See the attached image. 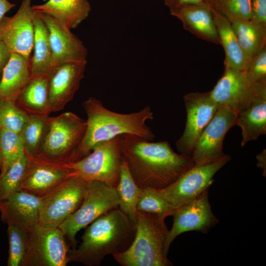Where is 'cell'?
<instances>
[{
  "instance_id": "6da1fadb",
  "label": "cell",
  "mask_w": 266,
  "mask_h": 266,
  "mask_svg": "<svg viewBox=\"0 0 266 266\" xmlns=\"http://www.w3.org/2000/svg\"><path fill=\"white\" fill-rule=\"evenodd\" d=\"M120 143L130 173L142 189L165 188L195 165L192 156L176 153L166 141L154 142L125 134Z\"/></svg>"
},
{
  "instance_id": "7a4b0ae2",
  "label": "cell",
  "mask_w": 266,
  "mask_h": 266,
  "mask_svg": "<svg viewBox=\"0 0 266 266\" xmlns=\"http://www.w3.org/2000/svg\"><path fill=\"white\" fill-rule=\"evenodd\" d=\"M90 224L82 236L80 244L69 249L68 262L100 265L107 255L128 250L135 235V224L119 208L111 210Z\"/></svg>"
},
{
  "instance_id": "3957f363",
  "label": "cell",
  "mask_w": 266,
  "mask_h": 266,
  "mask_svg": "<svg viewBox=\"0 0 266 266\" xmlns=\"http://www.w3.org/2000/svg\"><path fill=\"white\" fill-rule=\"evenodd\" d=\"M82 105L87 116V128L78 161L90 153L98 143L123 134L134 135L149 141L155 137L146 124L147 121L154 119L148 106L136 112L119 113L107 109L100 100L93 97L83 101Z\"/></svg>"
},
{
  "instance_id": "277c9868",
  "label": "cell",
  "mask_w": 266,
  "mask_h": 266,
  "mask_svg": "<svg viewBox=\"0 0 266 266\" xmlns=\"http://www.w3.org/2000/svg\"><path fill=\"white\" fill-rule=\"evenodd\" d=\"M165 216L137 211L135 235L130 247L113 256L122 266H171L165 243L168 234Z\"/></svg>"
},
{
  "instance_id": "5b68a950",
  "label": "cell",
  "mask_w": 266,
  "mask_h": 266,
  "mask_svg": "<svg viewBox=\"0 0 266 266\" xmlns=\"http://www.w3.org/2000/svg\"><path fill=\"white\" fill-rule=\"evenodd\" d=\"M86 128V120L71 112L48 116L37 154L63 164L78 161Z\"/></svg>"
},
{
  "instance_id": "8992f818",
  "label": "cell",
  "mask_w": 266,
  "mask_h": 266,
  "mask_svg": "<svg viewBox=\"0 0 266 266\" xmlns=\"http://www.w3.org/2000/svg\"><path fill=\"white\" fill-rule=\"evenodd\" d=\"M119 202L116 187L99 181L87 182L81 204L58 228L73 249L75 248L77 233L102 215L117 208Z\"/></svg>"
},
{
  "instance_id": "52a82bcc",
  "label": "cell",
  "mask_w": 266,
  "mask_h": 266,
  "mask_svg": "<svg viewBox=\"0 0 266 266\" xmlns=\"http://www.w3.org/2000/svg\"><path fill=\"white\" fill-rule=\"evenodd\" d=\"M122 159L119 136L98 143L86 157L66 164L70 176L86 182L99 181L116 187Z\"/></svg>"
},
{
  "instance_id": "ba28073f",
  "label": "cell",
  "mask_w": 266,
  "mask_h": 266,
  "mask_svg": "<svg viewBox=\"0 0 266 266\" xmlns=\"http://www.w3.org/2000/svg\"><path fill=\"white\" fill-rule=\"evenodd\" d=\"M87 182L70 176L39 197L38 224L58 228L81 204Z\"/></svg>"
},
{
  "instance_id": "9c48e42d",
  "label": "cell",
  "mask_w": 266,
  "mask_h": 266,
  "mask_svg": "<svg viewBox=\"0 0 266 266\" xmlns=\"http://www.w3.org/2000/svg\"><path fill=\"white\" fill-rule=\"evenodd\" d=\"M231 159L227 155L223 158L210 163L195 165L166 187L155 191L175 208L197 199L206 191L214 181L216 173Z\"/></svg>"
},
{
  "instance_id": "30bf717a",
  "label": "cell",
  "mask_w": 266,
  "mask_h": 266,
  "mask_svg": "<svg viewBox=\"0 0 266 266\" xmlns=\"http://www.w3.org/2000/svg\"><path fill=\"white\" fill-rule=\"evenodd\" d=\"M59 228L39 224L28 230L26 252L21 266H66L69 249Z\"/></svg>"
},
{
  "instance_id": "8fae6325",
  "label": "cell",
  "mask_w": 266,
  "mask_h": 266,
  "mask_svg": "<svg viewBox=\"0 0 266 266\" xmlns=\"http://www.w3.org/2000/svg\"><path fill=\"white\" fill-rule=\"evenodd\" d=\"M209 93L218 106H227L237 112L256 99L266 95V81L255 82L245 70L225 66L223 75Z\"/></svg>"
},
{
  "instance_id": "7c38bea8",
  "label": "cell",
  "mask_w": 266,
  "mask_h": 266,
  "mask_svg": "<svg viewBox=\"0 0 266 266\" xmlns=\"http://www.w3.org/2000/svg\"><path fill=\"white\" fill-rule=\"evenodd\" d=\"M236 115L230 107L219 106L194 147L191 156L196 165L212 163L227 156L223 151V142L227 132L235 125Z\"/></svg>"
},
{
  "instance_id": "4fadbf2b",
  "label": "cell",
  "mask_w": 266,
  "mask_h": 266,
  "mask_svg": "<svg viewBox=\"0 0 266 266\" xmlns=\"http://www.w3.org/2000/svg\"><path fill=\"white\" fill-rule=\"evenodd\" d=\"M183 99L186 122L184 132L175 145L180 154L191 156L200 134L219 106L211 97L209 92L190 93L185 95Z\"/></svg>"
},
{
  "instance_id": "5bb4252c",
  "label": "cell",
  "mask_w": 266,
  "mask_h": 266,
  "mask_svg": "<svg viewBox=\"0 0 266 266\" xmlns=\"http://www.w3.org/2000/svg\"><path fill=\"white\" fill-rule=\"evenodd\" d=\"M32 0H23L16 13L0 21V40L11 53L23 56L29 62L33 48L34 10Z\"/></svg>"
},
{
  "instance_id": "9a60e30c",
  "label": "cell",
  "mask_w": 266,
  "mask_h": 266,
  "mask_svg": "<svg viewBox=\"0 0 266 266\" xmlns=\"http://www.w3.org/2000/svg\"><path fill=\"white\" fill-rule=\"evenodd\" d=\"M172 216L173 223L168 230L165 243L167 254L171 243L179 235L193 231L206 233L219 222L211 210L208 191L192 201L176 208Z\"/></svg>"
},
{
  "instance_id": "2e32d148",
  "label": "cell",
  "mask_w": 266,
  "mask_h": 266,
  "mask_svg": "<svg viewBox=\"0 0 266 266\" xmlns=\"http://www.w3.org/2000/svg\"><path fill=\"white\" fill-rule=\"evenodd\" d=\"M26 155L27 162L21 184L23 190L40 197L70 176L66 164L54 162L38 154Z\"/></svg>"
},
{
  "instance_id": "e0dca14e",
  "label": "cell",
  "mask_w": 266,
  "mask_h": 266,
  "mask_svg": "<svg viewBox=\"0 0 266 266\" xmlns=\"http://www.w3.org/2000/svg\"><path fill=\"white\" fill-rule=\"evenodd\" d=\"M87 61L68 62L56 67L48 79L50 112L62 110L71 101L84 77Z\"/></svg>"
},
{
  "instance_id": "ac0fdd59",
  "label": "cell",
  "mask_w": 266,
  "mask_h": 266,
  "mask_svg": "<svg viewBox=\"0 0 266 266\" xmlns=\"http://www.w3.org/2000/svg\"><path fill=\"white\" fill-rule=\"evenodd\" d=\"M37 12L47 27L56 66L68 62L87 61V49L79 38L56 19Z\"/></svg>"
},
{
  "instance_id": "d6986e66",
  "label": "cell",
  "mask_w": 266,
  "mask_h": 266,
  "mask_svg": "<svg viewBox=\"0 0 266 266\" xmlns=\"http://www.w3.org/2000/svg\"><path fill=\"white\" fill-rule=\"evenodd\" d=\"M39 197L26 191L13 193L0 201L1 220L30 230L38 224Z\"/></svg>"
},
{
  "instance_id": "ffe728a7",
  "label": "cell",
  "mask_w": 266,
  "mask_h": 266,
  "mask_svg": "<svg viewBox=\"0 0 266 266\" xmlns=\"http://www.w3.org/2000/svg\"><path fill=\"white\" fill-rule=\"evenodd\" d=\"M211 8V5L204 3L188 5L170 12L179 19L184 28L192 34L208 42L220 44Z\"/></svg>"
},
{
  "instance_id": "44dd1931",
  "label": "cell",
  "mask_w": 266,
  "mask_h": 266,
  "mask_svg": "<svg viewBox=\"0 0 266 266\" xmlns=\"http://www.w3.org/2000/svg\"><path fill=\"white\" fill-rule=\"evenodd\" d=\"M33 25V55L29 61L31 77L42 76L49 78L56 66L54 61L47 27L39 13L35 10Z\"/></svg>"
},
{
  "instance_id": "7402d4cb",
  "label": "cell",
  "mask_w": 266,
  "mask_h": 266,
  "mask_svg": "<svg viewBox=\"0 0 266 266\" xmlns=\"http://www.w3.org/2000/svg\"><path fill=\"white\" fill-rule=\"evenodd\" d=\"M32 7L54 17L70 30L77 27L88 17L91 10L88 0H48Z\"/></svg>"
},
{
  "instance_id": "603a6c76",
  "label": "cell",
  "mask_w": 266,
  "mask_h": 266,
  "mask_svg": "<svg viewBox=\"0 0 266 266\" xmlns=\"http://www.w3.org/2000/svg\"><path fill=\"white\" fill-rule=\"evenodd\" d=\"M235 125L241 129V146L266 133V95L256 99L237 112Z\"/></svg>"
},
{
  "instance_id": "cb8c5ba5",
  "label": "cell",
  "mask_w": 266,
  "mask_h": 266,
  "mask_svg": "<svg viewBox=\"0 0 266 266\" xmlns=\"http://www.w3.org/2000/svg\"><path fill=\"white\" fill-rule=\"evenodd\" d=\"M48 79L45 76L32 77L20 92L15 103L28 115L47 117L48 105Z\"/></svg>"
},
{
  "instance_id": "d4e9b609",
  "label": "cell",
  "mask_w": 266,
  "mask_h": 266,
  "mask_svg": "<svg viewBox=\"0 0 266 266\" xmlns=\"http://www.w3.org/2000/svg\"><path fill=\"white\" fill-rule=\"evenodd\" d=\"M221 44L225 54V66L245 70L250 60L242 50L230 21L211 6Z\"/></svg>"
},
{
  "instance_id": "484cf974",
  "label": "cell",
  "mask_w": 266,
  "mask_h": 266,
  "mask_svg": "<svg viewBox=\"0 0 266 266\" xmlns=\"http://www.w3.org/2000/svg\"><path fill=\"white\" fill-rule=\"evenodd\" d=\"M31 78L29 62L21 54L11 53L0 81V99L15 101Z\"/></svg>"
},
{
  "instance_id": "4316f807",
  "label": "cell",
  "mask_w": 266,
  "mask_h": 266,
  "mask_svg": "<svg viewBox=\"0 0 266 266\" xmlns=\"http://www.w3.org/2000/svg\"><path fill=\"white\" fill-rule=\"evenodd\" d=\"M230 23L242 50L250 61L266 47V26L250 20Z\"/></svg>"
},
{
  "instance_id": "83f0119b",
  "label": "cell",
  "mask_w": 266,
  "mask_h": 266,
  "mask_svg": "<svg viewBox=\"0 0 266 266\" xmlns=\"http://www.w3.org/2000/svg\"><path fill=\"white\" fill-rule=\"evenodd\" d=\"M116 189L120 199L119 208L135 224L136 205L142 189L132 176L123 157L119 180Z\"/></svg>"
},
{
  "instance_id": "f1b7e54d",
  "label": "cell",
  "mask_w": 266,
  "mask_h": 266,
  "mask_svg": "<svg viewBox=\"0 0 266 266\" xmlns=\"http://www.w3.org/2000/svg\"><path fill=\"white\" fill-rule=\"evenodd\" d=\"M0 150L2 159L0 175H1L25 153L21 133L0 130Z\"/></svg>"
},
{
  "instance_id": "f546056e",
  "label": "cell",
  "mask_w": 266,
  "mask_h": 266,
  "mask_svg": "<svg viewBox=\"0 0 266 266\" xmlns=\"http://www.w3.org/2000/svg\"><path fill=\"white\" fill-rule=\"evenodd\" d=\"M47 117L29 115L28 120L20 133L23 140L26 154L35 155L37 154Z\"/></svg>"
},
{
  "instance_id": "4dcf8cb0",
  "label": "cell",
  "mask_w": 266,
  "mask_h": 266,
  "mask_svg": "<svg viewBox=\"0 0 266 266\" xmlns=\"http://www.w3.org/2000/svg\"><path fill=\"white\" fill-rule=\"evenodd\" d=\"M27 162L26 153L18 159L3 174L0 175V201L21 191Z\"/></svg>"
},
{
  "instance_id": "1f68e13d",
  "label": "cell",
  "mask_w": 266,
  "mask_h": 266,
  "mask_svg": "<svg viewBox=\"0 0 266 266\" xmlns=\"http://www.w3.org/2000/svg\"><path fill=\"white\" fill-rule=\"evenodd\" d=\"M29 115L20 109L15 101L0 99V130L20 133Z\"/></svg>"
},
{
  "instance_id": "d6a6232c",
  "label": "cell",
  "mask_w": 266,
  "mask_h": 266,
  "mask_svg": "<svg viewBox=\"0 0 266 266\" xmlns=\"http://www.w3.org/2000/svg\"><path fill=\"white\" fill-rule=\"evenodd\" d=\"M137 210L159 215L173 216L176 209L166 201L153 189H142L136 205Z\"/></svg>"
},
{
  "instance_id": "836d02e7",
  "label": "cell",
  "mask_w": 266,
  "mask_h": 266,
  "mask_svg": "<svg viewBox=\"0 0 266 266\" xmlns=\"http://www.w3.org/2000/svg\"><path fill=\"white\" fill-rule=\"evenodd\" d=\"M9 252L8 266H21L28 244V230L8 225Z\"/></svg>"
},
{
  "instance_id": "e575fe53",
  "label": "cell",
  "mask_w": 266,
  "mask_h": 266,
  "mask_svg": "<svg viewBox=\"0 0 266 266\" xmlns=\"http://www.w3.org/2000/svg\"><path fill=\"white\" fill-rule=\"evenodd\" d=\"M211 6L230 22L250 20L251 0H214Z\"/></svg>"
},
{
  "instance_id": "d590c367",
  "label": "cell",
  "mask_w": 266,
  "mask_h": 266,
  "mask_svg": "<svg viewBox=\"0 0 266 266\" xmlns=\"http://www.w3.org/2000/svg\"><path fill=\"white\" fill-rule=\"evenodd\" d=\"M245 71L255 82L266 81V47L250 60Z\"/></svg>"
},
{
  "instance_id": "8d00e7d4",
  "label": "cell",
  "mask_w": 266,
  "mask_h": 266,
  "mask_svg": "<svg viewBox=\"0 0 266 266\" xmlns=\"http://www.w3.org/2000/svg\"><path fill=\"white\" fill-rule=\"evenodd\" d=\"M250 21L266 26V0H251Z\"/></svg>"
},
{
  "instance_id": "74e56055",
  "label": "cell",
  "mask_w": 266,
  "mask_h": 266,
  "mask_svg": "<svg viewBox=\"0 0 266 266\" xmlns=\"http://www.w3.org/2000/svg\"><path fill=\"white\" fill-rule=\"evenodd\" d=\"M170 11L190 5L206 3L205 0H163Z\"/></svg>"
},
{
  "instance_id": "f35d334b",
  "label": "cell",
  "mask_w": 266,
  "mask_h": 266,
  "mask_svg": "<svg viewBox=\"0 0 266 266\" xmlns=\"http://www.w3.org/2000/svg\"><path fill=\"white\" fill-rule=\"evenodd\" d=\"M11 53L3 42L0 40V81L3 69L8 63Z\"/></svg>"
},
{
  "instance_id": "ab89813d",
  "label": "cell",
  "mask_w": 266,
  "mask_h": 266,
  "mask_svg": "<svg viewBox=\"0 0 266 266\" xmlns=\"http://www.w3.org/2000/svg\"><path fill=\"white\" fill-rule=\"evenodd\" d=\"M15 6V4L8 0H0V21L5 16V14Z\"/></svg>"
},
{
  "instance_id": "60d3db41",
  "label": "cell",
  "mask_w": 266,
  "mask_h": 266,
  "mask_svg": "<svg viewBox=\"0 0 266 266\" xmlns=\"http://www.w3.org/2000/svg\"><path fill=\"white\" fill-rule=\"evenodd\" d=\"M256 159L258 160L257 166L263 169L264 171V174L265 173V176H266V149L263 150V151L259 154L257 157Z\"/></svg>"
},
{
  "instance_id": "b9f144b4",
  "label": "cell",
  "mask_w": 266,
  "mask_h": 266,
  "mask_svg": "<svg viewBox=\"0 0 266 266\" xmlns=\"http://www.w3.org/2000/svg\"><path fill=\"white\" fill-rule=\"evenodd\" d=\"M214 0H205V1L206 3L211 5Z\"/></svg>"
},
{
  "instance_id": "7bdbcfd3",
  "label": "cell",
  "mask_w": 266,
  "mask_h": 266,
  "mask_svg": "<svg viewBox=\"0 0 266 266\" xmlns=\"http://www.w3.org/2000/svg\"><path fill=\"white\" fill-rule=\"evenodd\" d=\"M0 160L1 161V162L2 163L1 155L0 150Z\"/></svg>"
},
{
  "instance_id": "ee69618b",
  "label": "cell",
  "mask_w": 266,
  "mask_h": 266,
  "mask_svg": "<svg viewBox=\"0 0 266 266\" xmlns=\"http://www.w3.org/2000/svg\"><path fill=\"white\" fill-rule=\"evenodd\" d=\"M1 165H2V163H1V161L0 160V170L1 167Z\"/></svg>"
}]
</instances>
